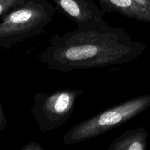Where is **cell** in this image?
I'll return each mask as SVG.
<instances>
[{"label": "cell", "instance_id": "6da1fadb", "mask_svg": "<svg viewBox=\"0 0 150 150\" xmlns=\"http://www.w3.org/2000/svg\"><path fill=\"white\" fill-rule=\"evenodd\" d=\"M145 45L134 41L122 27L77 29L53 35L38 55L48 69L64 73L127 64L141 56Z\"/></svg>", "mask_w": 150, "mask_h": 150}, {"label": "cell", "instance_id": "7a4b0ae2", "mask_svg": "<svg viewBox=\"0 0 150 150\" xmlns=\"http://www.w3.org/2000/svg\"><path fill=\"white\" fill-rule=\"evenodd\" d=\"M51 0H29L0 20V47L10 48L45 32L56 13Z\"/></svg>", "mask_w": 150, "mask_h": 150}, {"label": "cell", "instance_id": "3957f363", "mask_svg": "<svg viewBox=\"0 0 150 150\" xmlns=\"http://www.w3.org/2000/svg\"><path fill=\"white\" fill-rule=\"evenodd\" d=\"M150 106V94L131 98L81 122L64 136V145H72L99 136L137 117Z\"/></svg>", "mask_w": 150, "mask_h": 150}, {"label": "cell", "instance_id": "277c9868", "mask_svg": "<svg viewBox=\"0 0 150 150\" xmlns=\"http://www.w3.org/2000/svg\"><path fill=\"white\" fill-rule=\"evenodd\" d=\"M81 89H64L51 93L38 92L34 97L31 114L42 133L62 127L71 116Z\"/></svg>", "mask_w": 150, "mask_h": 150}, {"label": "cell", "instance_id": "5b68a950", "mask_svg": "<svg viewBox=\"0 0 150 150\" xmlns=\"http://www.w3.org/2000/svg\"><path fill=\"white\" fill-rule=\"evenodd\" d=\"M65 17L76 23L78 29L88 30L105 27L108 23L103 19L105 12L92 0H51Z\"/></svg>", "mask_w": 150, "mask_h": 150}, {"label": "cell", "instance_id": "8992f818", "mask_svg": "<svg viewBox=\"0 0 150 150\" xmlns=\"http://www.w3.org/2000/svg\"><path fill=\"white\" fill-rule=\"evenodd\" d=\"M105 13H118L125 17L150 22V11L134 0H96Z\"/></svg>", "mask_w": 150, "mask_h": 150}, {"label": "cell", "instance_id": "52a82bcc", "mask_svg": "<svg viewBox=\"0 0 150 150\" xmlns=\"http://www.w3.org/2000/svg\"><path fill=\"white\" fill-rule=\"evenodd\" d=\"M147 138L145 129H131L117 138L107 150H146Z\"/></svg>", "mask_w": 150, "mask_h": 150}, {"label": "cell", "instance_id": "ba28073f", "mask_svg": "<svg viewBox=\"0 0 150 150\" xmlns=\"http://www.w3.org/2000/svg\"><path fill=\"white\" fill-rule=\"evenodd\" d=\"M29 0H0V20L11 10L23 5Z\"/></svg>", "mask_w": 150, "mask_h": 150}, {"label": "cell", "instance_id": "9c48e42d", "mask_svg": "<svg viewBox=\"0 0 150 150\" xmlns=\"http://www.w3.org/2000/svg\"><path fill=\"white\" fill-rule=\"evenodd\" d=\"M21 150H45L40 144L37 142H30L27 144L22 146Z\"/></svg>", "mask_w": 150, "mask_h": 150}, {"label": "cell", "instance_id": "30bf717a", "mask_svg": "<svg viewBox=\"0 0 150 150\" xmlns=\"http://www.w3.org/2000/svg\"><path fill=\"white\" fill-rule=\"evenodd\" d=\"M6 127V117L4 111L0 103V131L4 130Z\"/></svg>", "mask_w": 150, "mask_h": 150}, {"label": "cell", "instance_id": "8fae6325", "mask_svg": "<svg viewBox=\"0 0 150 150\" xmlns=\"http://www.w3.org/2000/svg\"><path fill=\"white\" fill-rule=\"evenodd\" d=\"M138 4L150 11V1L149 0H134Z\"/></svg>", "mask_w": 150, "mask_h": 150}, {"label": "cell", "instance_id": "7c38bea8", "mask_svg": "<svg viewBox=\"0 0 150 150\" xmlns=\"http://www.w3.org/2000/svg\"><path fill=\"white\" fill-rule=\"evenodd\" d=\"M149 1H150V0H149Z\"/></svg>", "mask_w": 150, "mask_h": 150}]
</instances>
